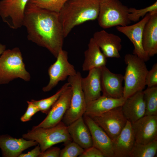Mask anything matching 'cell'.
<instances>
[{"label": "cell", "mask_w": 157, "mask_h": 157, "mask_svg": "<svg viewBox=\"0 0 157 157\" xmlns=\"http://www.w3.org/2000/svg\"><path fill=\"white\" fill-rule=\"evenodd\" d=\"M23 26L29 40L47 49L57 57L63 49L65 38L58 13L39 8L28 1Z\"/></svg>", "instance_id": "6da1fadb"}, {"label": "cell", "mask_w": 157, "mask_h": 157, "mask_svg": "<svg viewBox=\"0 0 157 157\" xmlns=\"http://www.w3.org/2000/svg\"><path fill=\"white\" fill-rule=\"evenodd\" d=\"M101 0H69L58 13L64 38L76 26L97 19Z\"/></svg>", "instance_id": "7a4b0ae2"}, {"label": "cell", "mask_w": 157, "mask_h": 157, "mask_svg": "<svg viewBox=\"0 0 157 157\" xmlns=\"http://www.w3.org/2000/svg\"><path fill=\"white\" fill-rule=\"evenodd\" d=\"M124 61L126 65L124 76L123 97L126 99L140 91L145 86L148 70L145 62L133 54H126Z\"/></svg>", "instance_id": "3957f363"}, {"label": "cell", "mask_w": 157, "mask_h": 157, "mask_svg": "<svg viewBox=\"0 0 157 157\" xmlns=\"http://www.w3.org/2000/svg\"><path fill=\"white\" fill-rule=\"evenodd\" d=\"M18 78L26 81L31 78L21 51L18 47L6 50L0 57V85L8 83Z\"/></svg>", "instance_id": "277c9868"}, {"label": "cell", "mask_w": 157, "mask_h": 157, "mask_svg": "<svg viewBox=\"0 0 157 157\" xmlns=\"http://www.w3.org/2000/svg\"><path fill=\"white\" fill-rule=\"evenodd\" d=\"M22 137L26 140L37 142L40 145L41 152L56 144L72 140L67 131V126L62 121L56 125L49 128L33 126L31 130L23 134Z\"/></svg>", "instance_id": "5b68a950"}, {"label": "cell", "mask_w": 157, "mask_h": 157, "mask_svg": "<svg viewBox=\"0 0 157 157\" xmlns=\"http://www.w3.org/2000/svg\"><path fill=\"white\" fill-rule=\"evenodd\" d=\"M129 9L119 0H101L97 19L99 25L104 29L129 25Z\"/></svg>", "instance_id": "8992f818"}, {"label": "cell", "mask_w": 157, "mask_h": 157, "mask_svg": "<svg viewBox=\"0 0 157 157\" xmlns=\"http://www.w3.org/2000/svg\"><path fill=\"white\" fill-rule=\"evenodd\" d=\"M82 77L79 72L68 77V83L72 89V94L69 107L62 120L67 126L83 117L85 112L87 104L81 86Z\"/></svg>", "instance_id": "52a82bcc"}, {"label": "cell", "mask_w": 157, "mask_h": 157, "mask_svg": "<svg viewBox=\"0 0 157 157\" xmlns=\"http://www.w3.org/2000/svg\"><path fill=\"white\" fill-rule=\"evenodd\" d=\"M90 117L105 131L113 142L117 138L127 122L122 106L100 115Z\"/></svg>", "instance_id": "ba28073f"}, {"label": "cell", "mask_w": 157, "mask_h": 157, "mask_svg": "<svg viewBox=\"0 0 157 157\" xmlns=\"http://www.w3.org/2000/svg\"><path fill=\"white\" fill-rule=\"evenodd\" d=\"M56 58L55 62L48 68L49 81L48 85L43 88L44 92L51 90L60 81H64L67 77L76 73L74 67L68 61L67 51L62 50Z\"/></svg>", "instance_id": "9c48e42d"}, {"label": "cell", "mask_w": 157, "mask_h": 157, "mask_svg": "<svg viewBox=\"0 0 157 157\" xmlns=\"http://www.w3.org/2000/svg\"><path fill=\"white\" fill-rule=\"evenodd\" d=\"M29 0H1L0 16L11 28L16 29L23 26L24 12Z\"/></svg>", "instance_id": "30bf717a"}, {"label": "cell", "mask_w": 157, "mask_h": 157, "mask_svg": "<svg viewBox=\"0 0 157 157\" xmlns=\"http://www.w3.org/2000/svg\"><path fill=\"white\" fill-rule=\"evenodd\" d=\"M150 16V13H147L138 22L131 25L117 26V30L125 35L133 45V54L136 55L144 61L149 60L150 57L144 51L142 44V33L144 26Z\"/></svg>", "instance_id": "8fae6325"}, {"label": "cell", "mask_w": 157, "mask_h": 157, "mask_svg": "<svg viewBox=\"0 0 157 157\" xmlns=\"http://www.w3.org/2000/svg\"><path fill=\"white\" fill-rule=\"evenodd\" d=\"M72 94V89L70 85L52 106L45 118L38 125L34 126L49 128L62 121L69 107Z\"/></svg>", "instance_id": "7c38bea8"}, {"label": "cell", "mask_w": 157, "mask_h": 157, "mask_svg": "<svg viewBox=\"0 0 157 157\" xmlns=\"http://www.w3.org/2000/svg\"><path fill=\"white\" fill-rule=\"evenodd\" d=\"M131 124L135 142L145 144L157 140V115H144Z\"/></svg>", "instance_id": "4fadbf2b"}, {"label": "cell", "mask_w": 157, "mask_h": 157, "mask_svg": "<svg viewBox=\"0 0 157 157\" xmlns=\"http://www.w3.org/2000/svg\"><path fill=\"white\" fill-rule=\"evenodd\" d=\"M83 117L91 134L92 146L100 151L105 157H114L111 138L91 117L84 114Z\"/></svg>", "instance_id": "5bb4252c"}, {"label": "cell", "mask_w": 157, "mask_h": 157, "mask_svg": "<svg viewBox=\"0 0 157 157\" xmlns=\"http://www.w3.org/2000/svg\"><path fill=\"white\" fill-rule=\"evenodd\" d=\"M100 69L102 95L115 98L123 97L124 76L112 72L106 65Z\"/></svg>", "instance_id": "9a60e30c"}, {"label": "cell", "mask_w": 157, "mask_h": 157, "mask_svg": "<svg viewBox=\"0 0 157 157\" xmlns=\"http://www.w3.org/2000/svg\"><path fill=\"white\" fill-rule=\"evenodd\" d=\"M92 38L107 58H120L122 40L119 36L102 30L95 32Z\"/></svg>", "instance_id": "2e32d148"}, {"label": "cell", "mask_w": 157, "mask_h": 157, "mask_svg": "<svg viewBox=\"0 0 157 157\" xmlns=\"http://www.w3.org/2000/svg\"><path fill=\"white\" fill-rule=\"evenodd\" d=\"M38 144L35 141L23 137L17 139L8 135H0V149L4 157H19L24 150Z\"/></svg>", "instance_id": "e0dca14e"}, {"label": "cell", "mask_w": 157, "mask_h": 157, "mask_svg": "<svg viewBox=\"0 0 157 157\" xmlns=\"http://www.w3.org/2000/svg\"><path fill=\"white\" fill-rule=\"evenodd\" d=\"M143 91L137 92L126 99L122 106L125 117L131 123L145 115V106Z\"/></svg>", "instance_id": "ac0fdd59"}, {"label": "cell", "mask_w": 157, "mask_h": 157, "mask_svg": "<svg viewBox=\"0 0 157 157\" xmlns=\"http://www.w3.org/2000/svg\"><path fill=\"white\" fill-rule=\"evenodd\" d=\"M150 14L143 29L142 37L143 49L149 57L157 53V10Z\"/></svg>", "instance_id": "d6986e66"}, {"label": "cell", "mask_w": 157, "mask_h": 157, "mask_svg": "<svg viewBox=\"0 0 157 157\" xmlns=\"http://www.w3.org/2000/svg\"><path fill=\"white\" fill-rule=\"evenodd\" d=\"M135 142L131 123L127 121L117 138L113 142L114 157H130Z\"/></svg>", "instance_id": "ffe728a7"}, {"label": "cell", "mask_w": 157, "mask_h": 157, "mask_svg": "<svg viewBox=\"0 0 157 157\" xmlns=\"http://www.w3.org/2000/svg\"><path fill=\"white\" fill-rule=\"evenodd\" d=\"M81 83L87 104L100 97L101 92L100 68L90 70L87 76L82 77Z\"/></svg>", "instance_id": "44dd1931"}, {"label": "cell", "mask_w": 157, "mask_h": 157, "mask_svg": "<svg viewBox=\"0 0 157 157\" xmlns=\"http://www.w3.org/2000/svg\"><path fill=\"white\" fill-rule=\"evenodd\" d=\"M125 100L123 97L115 98L101 95L87 104L84 114L90 117L100 115L122 106Z\"/></svg>", "instance_id": "7402d4cb"}, {"label": "cell", "mask_w": 157, "mask_h": 157, "mask_svg": "<svg viewBox=\"0 0 157 157\" xmlns=\"http://www.w3.org/2000/svg\"><path fill=\"white\" fill-rule=\"evenodd\" d=\"M72 140L84 149L92 146L91 134L83 117L67 126Z\"/></svg>", "instance_id": "603a6c76"}, {"label": "cell", "mask_w": 157, "mask_h": 157, "mask_svg": "<svg viewBox=\"0 0 157 157\" xmlns=\"http://www.w3.org/2000/svg\"><path fill=\"white\" fill-rule=\"evenodd\" d=\"M84 56L82 66L83 71L100 68L105 66L107 63V58L92 38L90 40L88 49L84 52Z\"/></svg>", "instance_id": "cb8c5ba5"}, {"label": "cell", "mask_w": 157, "mask_h": 157, "mask_svg": "<svg viewBox=\"0 0 157 157\" xmlns=\"http://www.w3.org/2000/svg\"><path fill=\"white\" fill-rule=\"evenodd\" d=\"M157 152V140L145 144L135 142L130 157H154Z\"/></svg>", "instance_id": "d4e9b609"}, {"label": "cell", "mask_w": 157, "mask_h": 157, "mask_svg": "<svg viewBox=\"0 0 157 157\" xmlns=\"http://www.w3.org/2000/svg\"><path fill=\"white\" fill-rule=\"evenodd\" d=\"M145 106V115H157V86L143 90Z\"/></svg>", "instance_id": "484cf974"}, {"label": "cell", "mask_w": 157, "mask_h": 157, "mask_svg": "<svg viewBox=\"0 0 157 157\" xmlns=\"http://www.w3.org/2000/svg\"><path fill=\"white\" fill-rule=\"evenodd\" d=\"M69 86L68 82L66 83L55 94L51 97L39 100L32 99L31 101L38 107L40 111L47 114L52 106Z\"/></svg>", "instance_id": "4316f807"}, {"label": "cell", "mask_w": 157, "mask_h": 157, "mask_svg": "<svg viewBox=\"0 0 157 157\" xmlns=\"http://www.w3.org/2000/svg\"><path fill=\"white\" fill-rule=\"evenodd\" d=\"M69 0H29L35 6L51 11L59 13Z\"/></svg>", "instance_id": "83f0119b"}, {"label": "cell", "mask_w": 157, "mask_h": 157, "mask_svg": "<svg viewBox=\"0 0 157 157\" xmlns=\"http://www.w3.org/2000/svg\"><path fill=\"white\" fill-rule=\"evenodd\" d=\"M64 147L61 150L60 157H76L79 156L84 149L72 140L65 143Z\"/></svg>", "instance_id": "f1b7e54d"}, {"label": "cell", "mask_w": 157, "mask_h": 157, "mask_svg": "<svg viewBox=\"0 0 157 157\" xmlns=\"http://www.w3.org/2000/svg\"><path fill=\"white\" fill-rule=\"evenodd\" d=\"M157 10V1L144 8L138 9L134 8H129L128 17L131 22H137L141 17H144L148 13Z\"/></svg>", "instance_id": "f546056e"}, {"label": "cell", "mask_w": 157, "mask_h": 157, "mask_svg": "<svg viewBox=\"0 0 157 157\" xmlns=\"http://www.w3.org/2000/svg\"><path fill=\"white\" fill-rule=\"evenodd\" d=\"M145 84L148 87L157 86V63H155L147 73Z\"/></svg>", "instance_id": "4dcf8cb0"}, {"label": "cell", "mask_w": 157, "mask_h": 157, "mask_svg": "<svg viewBox=\"0 0 157 157\" xmlns=\"http://www.w3.org/2000/svg\"><path fill=\"white\" fill-rule=\"evenodd\" d=\"M28 106L24 114L21 117L20 120L23 122L29 121L31 120L32 117L40 110L38 107L31 101H27Z\"/></svg>", "instance_id": "1f68e13d"}, {"label": "cell", "mask_w": 157, "mask_h": 157, "mask_svg": "<svg viewBox=\"0 0 157 157\" xmlns=\"http://www.w3.org/2000/svg\"><path fill=\"white\" fill-rule=\"evenodd\" d=\"M79 157H105L102 152L96 148L92 146L85 149Z\"/></svg>", "instance_id": "d6a6232c"}, {"label": "cell", "mask_w": 157, "mask_h": 157, "mask_svg": "<svg viewBox=\"0 0 157 157\" xmlns=\"http://www.w3.org/2000/svg\"><path fill=\"white\" fill-rule=\"evenodd\" d=\"M60 151L59 147H51L41 152L39 157H60Z\"/></svg>", "instance_id": "836d02e7"}, {"label": "cell", "mask_w": 157, "mask_h": 157, "mask_svg": "<svg viewBox=\"0 0 157 157\" xmlns=\"http://www.w3.org/2000/svg\"><path fill=\"white\" fill-rule=\"evenodd\" d=\"M41 153L40 145L38 144V145L31 151L26 153H22L18 157H39Z\"/></svg>", "instance_id": "e575fe53"}, {"label": "cell", "mask_w": 157, "mask_h": 157, "mask_svg": "<svg viewBox=\"0 0 157 157\" xmlns=\"http://www.w3.org/2000/svg\"><path fill=\"white\" fill-rule=\"evenodd\" d=\"M6 46L0 43V55H1L6 50Z\"/></svg>", "instance_id": "d590c367"}]
</instances>
